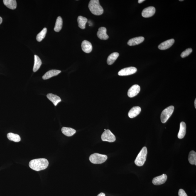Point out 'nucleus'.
<instances>
[{
	"label": "nucleus",
	"instance_id": "f257e3e1",
	"mask_svg": "<svg viewBox=\"0 0 196 196\" xmlns=\"http://www.w3.org/2000/svg\"><path fill=\"white\" fill-rule=\"evenodd\" d=\"M48 160L45 158L33 160H31L29 164L30 168L36 171L45 169L48 167Z\"/></svg>",
	"mask_w": 196,
	"mask_h": 196
},
{
	"label": "nucleus",
	"instance_id": "f03ea898",
	"mask_svg": "<svg viewBox=\"0 0 196 196\" xmlns=\"http://www.w3.org/2000/svg\"><path fill=\"white\" fill-rule=\"evenodd\" d=\"M88 7L92 14L95 16H100L104 13L103 8L99 4V0H91Z\"/></svg>",
	"mask_w": 196,
	"mask_h": 196
},
{
	"label": "nucleus",
	"instance_id": "7ed1b4c3",
	"mask_svg": "<svg viewBox=\"0 0 196 196\" xmlns=\"http://www.w3.org/2000/svg\"><path fill=\"white\" fill-rule=\"evenodd\" d=\"M147 154L148 150L146 147H143L135 160V164L138 166H143L146 161Z\"/></svg>",
	"mask_w": 196,
	"mask_h": 196
},
{
	"label": "nucleus",
	"instance_id": "20e7f679",
	"mask_svg": "<svg viewBox=\"0 0 196 196\" xmlns=\"http://www.w3.org/2000/svg\"><path fill=\"white\" fill-rule=\"evenodd\" d=\"M108 158L107 155L95 153L91 155L89 160L94 164H101L104 163Z\"/></svg>",
	"mask_w": 196,
	"mask_h": 196
},
{
	"label": "nucleus",
	"instance_id": "39448f33",
	"mask_svg": "<svg viewBox=\"0 0 196 196\" xmlns=\"http://www.w3.org/2000/svg\"><path fill=\"white\" fill-rule=\"evenodd\" d=\"M174 109V106H170L165 109L162 111L161 116H160V120H161L162 123H165L168 121L173 114Z\"/></svg>",
	"mask_w": 196,
	"mask_h": 196
},
{
	"label": "nucleus",
	"instance_id": "423d86ee",
	"mask_svg": "<svg viewBox=\"0 0 196 196\" xmlns=\"http://www.w3.org/2000/svg\"><path fill=\"white\" fill-rule=\"evenodd\" d=\"M101 139L102 141L113 143L116 141V138L114 135L109 129L106 130L101 135Z\"/></svg>",
	"mask_w": 196,
	"mask_h": 196
},
{
	"label": "nucleus",
	"instance_id": "0eeeda50",
	"mask_svg": "<svg viewBox=\"0 0 196 196\" xmlns=\"http://www.w3.org/2000/svg\"><path fill=\"white\" fill-rule=\"evenodd\" d=\"M137 69L136 67H131L122 69L118 72V75L120 76H126L132 75L136 73Z\"/></svg>",
	"mask_w": 196,
	"mask_h": 196
},
{
	"label": "nucleus",
	"instance_id": "6e6552de",
	"mask_svg": "<svg viewBox=\"0 0 196 196\" xmlns=\"http://www.w3.org/2000/svg\"><path fill=\"white\" fill-rule=\"evenodd\" d=\"M168 177L166 174L163 175L155 177L152 180V183L155 185H160L164 184L166 181Z\"/></svg>",
	"mask_w": 196,
	"mask_h": 196
},
{
	"label": "nucleus",
	"instance_id": "1a4fd4ad",
	"mask_svg": "<svg viewBox=\"0 0 196 196\" xmlns=\"http://www.w3.org/2000/svg\"><path fill=\"white\" fill-rule=\"evenodd\" d=\"M155 8L154 7H149L145 8L142 13V16L144 18H149L155 14Z\"/></svg>",
	"mask_w": 196,
	"mask_h": 196
},
{
	"label": "nucleus",
	"instance_id": "9d476101",
	"mask_svg": "<svg viewBox=\"0 0 196 196\" xmlns=\"http://www.w3.org/2000/svg\"><path fill=\"white\" fill-rule=\"evenodd\" d=\"M140 91V87L139 85L137 84L133 85L128 90V96L130 98L134 97L139 94Z\"/></svg>",
	"mask_w": 196,
	"mask_h": 196
},
{
	"label": "nucleus",
	"instance_id": "9b49d317",
	"mask_svg": "<svg viewBox=\"0 0 196 196\" xmlns=\"http://www.w3.org/2000/svg\"><path fill=\"white\" fill-rule=\"evenodd\" d=\"M107 30L105 27H101L99 29L97 33V36L100 39L106 40L109 38V36L106 33Z\"/></svg>",
	"mask_w": 196,
	"mask_h": 196
},
{
	"label": "nucleus",
	"instance_id": "f8f14e48",
	"mask_svg": "<svg viewBox=\"0 0 196 196\" xmlns=\"http://www.w3.org/2000/svg\"><path fill=\"white\" fill-rule=\"evenodd\" d=\"M175 40L174 39H170L167 40L160 44L158 46V48L160 50H167L172 46Z\"/></svg>",
	"mask_w": 196,
	"mask_h": 196
},
{
	"label": "nucleus",
	"instance_id": "ddd939ff",
	"mask_svg": "<svg viewBox=\"0 0 196 196\" xmlns=\"http://www.w3.org/2000/svg\"><path fill=\"white\" fill-rule=\"evenodd\" d=\"M61 72V71L58 70H52L48 71L44 75L42 78L43 80H47L50 78L52 77L58 75Z\"/></svg>",
	"mask_w": 196,
	"mask_h": 196
},
{
	"label": "nucleus",
	"instance_id": "4468645a",
	"mask_svg": "<svg viewBox=\"0 0 196 196\" xmlns=\"http://www.w3.org/2000/svg\"><path fill=\"white\" fill-rule=\"evenodd\" d=\"M82 48L83 51L85 53H90L92 50V44L87 40H84L82 44Z\"/></svg>",
	"mask_w": 196,
	"mask_h": 196
},
{
	"label": "nucleus",
	"instance_id": "2eb2a0df",
	"mask_svg": "<svg viewBox=\"0 0 196 196\" xmlns=\"http://www.w3.org/2000/svg\"><path fill=\"white\" fill-rule=\"evenodd\" d=\"M145 38L144 37L140 36L136 37L130 39L128 42V45L129 46H134L143 42L144 41Z\"/></svg>",
	"mask_w": 196,
	"mask_h": 196
},
{
	"label": "nucleus",
	"instance_id": "dca6fc26",
	"mask_svg": "<svg viewBox=\"0 0 196 196\" xmlns=\"http://www.w3.org/2000/svg\"><path fill=\"white\" fill-rule=\"evenodd\" d=\"M141 111V108L139 106H134L130 110L128 113V116L130 118H134L140 114Z\"/></svg>",
	"mask_w": 196,
	"mask_h": 196
},
{
	"label": "nucleus",
	"instance_id": "f3484780",
	"mask_svg": "<svg viewBox=\"0 0 196 196\" xmlns=\"http://www.w3.org/2000/svg\"><path fill=\"white\" fill-rule=\"evenodd\" d=\"M47 97L55 106H56L59 102L62 101L61 99L59 96L52 94H47Z\"/></svg>",
	"mask_w": 196,
	"mask_h": 196
},
{
	"label": "nucleus",
	"instance_id": "a211bd4d",
	"mask_svg": "<svg viewBox=\"0 0 196 196\" xmlns=\"http://www.w3.org/2000/svg\"><path fill=\"white\" fill-rule=\"evenodd\" d=\"M186 126L185 122H182L180 124V131L178 135V138L181 139L185 137L186 134Z\"/></svg>",
	"mask_w": 196,
	"mask_h": 196
},
{
	"label": "nucleus",
	"instance_id": "6ab92c4d",
	"mask_svg": "<svg viewBox=\"0 0 196 196\" xmlns=\"http://www.w3.org/2000/svg\"><path fill=\"white\" fill-rule=\"evenodd\" d=\"M3 2L5 5L10 9L14 10L16 8L17 3L16 0H4Z\"/></svg>",
	"mask_w": 196,
	"mask_h": 196
},
{
	"label": "nucleus",
	"instance_id": "aec40b11",
	"mask_svg": "<svg viewBox=\"0 0 196 196\" xmlns=\"http://www.w3.org/2000/svg\"><path fill=\"white\" fill-rule=\"evenodd\" d=\"M62 131L64 134L68 137H71L75 134L76 130L71 128L64 127L62 129Z\"/></svg>",
	"mask_w": 196,
	"mask_h": 196
},
{
	"label": "nucleus",
	"instance_id": "412c9836",
	"mask_svg": "<svg viewBox=\"0 0 196 196\" xmlns=\"http://www.w3.org/2000/svg\"><path fill=\"white\" fill-rule=\"evenodd\" d=\"M119 56V54L118 52H114L111 54L108 57L107 62L108 65H111L114 64Z\"/></svg>",
	"mask_w": 196,
	"mask_h": 196
},
{
	"label": "nucleus",
	"instance_id": "4be33fe9",
	"mask_svg": "<svg viewBox=\"0 0 196 196\" xmlns=\"http://www.w3.org/2000/svg\"><path fill=\"white\" fill-rule=\"evenodd\" d=\"M77 20L79 27L82 29H84L85 28L86 24L88 22L87 19L84 17L80 16L78 17Z\"/></svg>",
	"mask_w": 196,
	"mask_h": 196
},
{
	"label": "nucleus",
	"instance_id": "5701e85b",
	"mask_svg": "<svg viewBox=\"0 0 196 196\" xmlns=\"http://www.w3.org/2000/svg\"><path fill=\"white\" fill-rule=\"evenodd\" d=\"M34 64L33 67V72H36L42 65V62L39 57L36 55L34 56Z\"/></svg>",
	"mask_w": 196,
	"mask_h": 196
},
{
	"label": "nucleus",
	"instance_id": "b1692460",
	"mask_svg": "<svg viewBox=\"0 0 196 196\" xmlns=\"http://www.w3.org/2000/svg\"><path fill=\"white\" fill-rule=\"evenodd\" d=\"M62 19L60 16H59L57 17L56 22L55 25L54 30L55 32H59L62 30Z\"/></svg>",
	"mask_w": 196,
	"mask_h": 196
},
{
	"label": "nucleus",
	"instance_id": "393cba45",
	"mask_svg": "<svg viewBox=\"0 0 196 196\" xmlns=\"http://www.w3.org/2000/svg\"><path fill=\"white\" fill-rule=\"evenodd\" d=\"M7 137L8 139L10 141L15 142H19L21 141V138L19 135L14 133H10L7 134Z\"/></svg>",
	"mask_w": 196,
	"mask_h": 196
},
{
	"label": "nucleus",
	"instance_id": "a878e982",
	"mask_svg": "<svg viewBox=\"0 0 196 196\" xmlns=\"http://www.w3.org/2000/svg\"><path fill=\"white\" fill-rule=\"evenodd\" d=\"M188 160L191 164L196 165V153L193 150L191 151L189 155Z\"/></svg>",
	"mask_w": 196,
	"mask_h": 196
},
{
	"label": "nucleus",
	"instance_id": "bb28decb",
	"mask_svg": "<svg viewBox=\"0 0 196 196\" xmlns=\"http://www.w3.org/2000/svg\"><path fill=\"white\" fill-rule=\"evenodd\" d=\"M47 32V29L44 28L40 33H39L36 36V40L38 42H40L45 38Z\"/></svg>",
	"mask_w": 196,
	"mask_h": 196
},
{
	"label": "nucleus",
	"instance_id": "cd10ccee",
	"mask_svg": "<svg viewBox=\"0 0 196 196\" xmlns=\"http://www.w3.org/2000/svg\"><path fill=\"white\" fill-rule=\"evenodd\" d=\"M192 51V48H189L187 49L185 51L182 52L180 56L182 58H185V57H187L189 55H190Z\"/></svg>",
	"mask_w": 196,
	"mask_h": 196
},
{
	"label": "nucleus",
	"instance_id": "c85d7f7f",
	"mask_svg": "<svg viewBox=\"0 0 196 196\" xmlns=\"http://www.w3.org/2000/svg\"><path fill=\"white\" fill-rule=\"evenodd\" d=\"M178 195L179 196H188L185 190L182 189H180L179 190Z\"/></svg>",
	"mask_w": 196,
	"mask_h": 196
},
{
	"label": "nucleus",
	"instance_id": "c756f323",
	"mask_svg": "<svg viewBox=\"0 0 196 196\" xmlns=\"http://www.w3.org/2000/svg\"><path fill=\"white\" fill-rule=\"evenodd\" d=\"M97 196H105V194L104 193L101 192V193L99 194V195H97Z\"/></svg>",
	"mask_w": 196,
	"mask_h": 196
},
{
	"label": "nucleus",
	"instance_id": "7c9ffc66",
	"mask_svg": "<svg viewBox=\"0 0 196 196\" xmlns=\"http://www.w3.org/2000/svg\"><path fill=\"white\" fill-rule=\"evenodd\" d=\"M145 1V0H139V1H138V3H141Z\"/></svg>",
	"mask_w": 196,
	"mask_h": 196
},
{
	"label": "nucleus",
	"instance_id": "2f4dec72",
	"mask_svg": "<svg viewBox=\"0 0 196 196\" xmlns=\"http://www.w3.org/2000/svg\"><path fill=\"white\" fill-rule=\"evenodd\" d=\"M2 19L1 17V16H0V25L1 24V23H2Z\"/></svg>",
	"mask_w": 196,
	"mask_h": 196
},
{
	"label": "nucleus",
	"instance_id": "473e14b6",
	"mask_svg": "<svg viewBox=\"0 0 196 196\" xmlns=\"http://www.w3.org/2000/svg\"><path fill=\"white\" fill-rule=\"evenodd\" d=\"M194 105H195V108H196V99H195V102H194Z\"/></svg>",
	"mask_w": 196,
	"mask_h": 196
},
{
	"label": "nucleus",
	"instance_id": "72a5a7b5",
	"mask_svg": "<svg viewBox=\"0 0 196 196\" xmlns=\"http://www.w3.org/2000/svg\"><path fill=\"white\" fill-rule=\"evenodd\" d=\"M180 1H183V0H180Z\"/></svg>",
	"mask_w": 196,
	"mask_h": 196
}]
</instances>
